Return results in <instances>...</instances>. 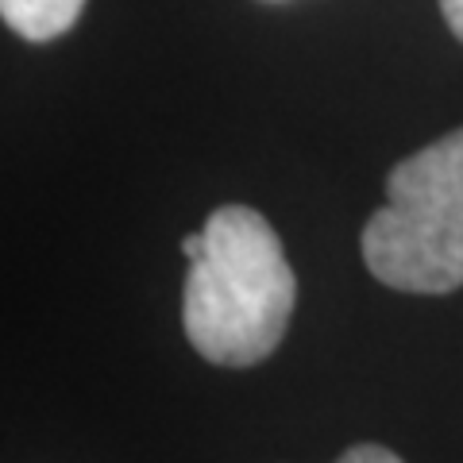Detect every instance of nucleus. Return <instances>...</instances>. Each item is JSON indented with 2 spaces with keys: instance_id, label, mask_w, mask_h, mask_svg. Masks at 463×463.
<instances>
[{
  "instance_id": "f257e3e1",
  "label": "nucleus",
  "mask_w": 463,
  "mask_h": 463,
  "mask_svg": "<svg viewBox=\"0 0 463 463\" xmlns=\"http://www.w3.org/2000/svg\"><path fill=\"white\" fill-rule=\"evenodd\" d=\"M298 279L279 232L248 205H221L205 221V248L190 259L182 325L194 352L216 367H255L274 355L294 317Z\"/></svg>"
},
{
  "instance_id": "f03ea898",
  "label": "nucleus",
  "mask_w": 463,
  "mask_h": 463,
  "mask_svg": "<svg viewBox=\"0 0 463 463\" xmlns=\"http://www.w3.org/2000/svg\"><path fill=\"white\" fill-rule=\"evenodd\" d=\"M364 263L402 294L463 286V128L386 174V205L364 224Z\"/></svg>"
},
{
  "instance_id": "7ed1b4c3",
  "label": "nucleus",
  "mask_w": 463,
  "mask_h": 463,
  "mask_svg": "<svg viewBox=\"0 0 463 463\" xmlns=\"http://www.w3.org/2000/svg\"><path fill=\"white\" fill-rule=\"evenodd\" d=\"M85 0H0L5 24L27 43H51L78 24Z\"/></svg>"
},
{
  "instance_id": "20e7f679",
  "label": "nucleus",
  "mask_w": 463,
  "mask_h": 463,
  "mask_svg": "<svg viewBox=\"0 0 463 463\" xmlns=\"http://www.w3.org/2000/svg\"><path fill=\"white\" fill-rule=\"evenodd\" d=\"M336 463H405V459L383 444H352Z\"/></svg>"
},
{
  "instance_id": "39448f33",
  "label": "nucleus",
  "mask_w": 463,
  "mask_h": 463,
  "mask_svg": "<svg viewBox=\"0 0 463 463\" xmlns=\"http://www.w3.org/2000/svg\"><path fill=\"white\" fill-rule=\"evenodd\" d=\"M440 12H444V24L452 27V35L463 43V0H440Z\"/></svg>"
},
{
  "instance_id": "423d86ee",
  "label": "nucleus",
  "mask_w": 463,
  "mask_h": 463,
  "mask_svg": "<svg viewBox=\"0 0 463 463\" xmlns=\"http://www.w3.org/2000/svg\"><path fill=\"white\" fill-rule=\"evenodd\" d=\"M201 248H205V228H201V232H190V236L182 240V255H185V259H194Z\"/></svg>"
}]
</instances>
